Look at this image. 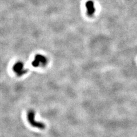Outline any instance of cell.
Segmentation results:
<instances>
[{
    "label": "cell",
    "mask_w": 137,
    "mask_h": 137,
    "mask_svg": "<svg viewBox=\"0 0 137 137\" xmlns=\"http://www.w3.org/2000/svg\"><path fill=\"white\" fill-rule=\"evenodd\" d=\"M47 61L48 60L45 56L41 54H37L35 55L34 59L33 61L32 65L34 67L44 66L46 65Z\"/></svg>",
    "instance_id": "obj_1"
},
{
    "label": "cell",
    "mask_w": 137,
    "mask_h": 137,
    "mask_svg": "<svg viewBox=\"0 0 137 137\" xmlns=\"http://www.w3.org/2000/svg\"><path fill=\"white\" fill-rule=\"evenodd\" d=\"M13 70L18 76H22L27 72L24 67V64L21 62H18L15 63V65L13 66Z\"/></svg>",
    "instance_id": "obj_2"
},
{
    "label": "cell",
    "mask_w": 137,
    "mask_h": 137,
    "mask_svg": "<svg viewBox=\"0 0 137 137\" xmlns=\"http://www.w3.org/2000/svg\"><path fill=\"white\" fill-rule=\"evenodd\" d=\"M86 7L87 9V13L89 16H93L94 13L95 9L94 8V4L92 1H88L86 3Z\"/></svg>",
    "instance_id": "obj_3"
}]
</instances>
